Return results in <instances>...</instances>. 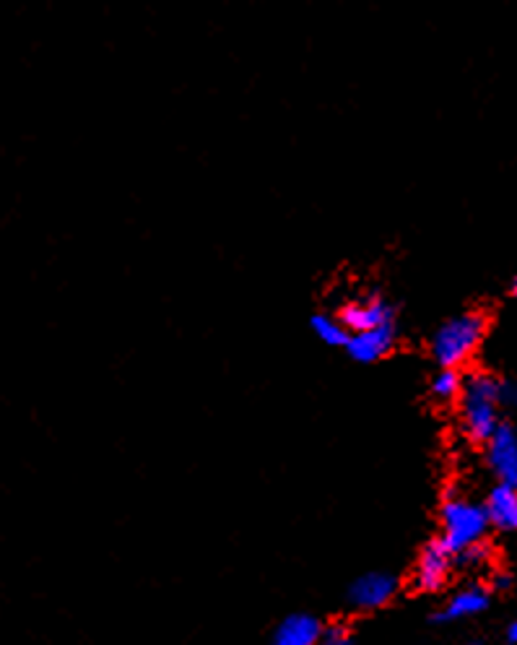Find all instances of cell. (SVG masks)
Instances as JSON below:
<instances>
[{
    "label": "cell",
    "mask_w": 517,
    "mask_h": 645,
    "mask_svg": "<svg viewBox=\"0 0 517 645\" xmlns=\"http://www.w3.org/2000/svg\"><path fill=\"white\" fill-rule=\"evenodd\" d=\"M502 380L489 372H473L463 380L460 391V425L468 440L486 442L489 437L497 433L502 419Z\"/></svg>",
    "instance_id": "obj_1"
},
{
    "label": "cell",
    "mask_w": 517,
    "mask_h": 645,
    "mask_svg": "<svg viewBox=\"0 0 517 645\" xmlns=\"http://www.w3.org/2000/svg\"><path fill=\"white\" fill-rule=\"evenodd\" d=\"M486 318L481 312H463L443 323L432 338V357L439 370H458L473 357L479 344L484 342Z\"/></svg>",
    "instance_id": "obj_2"
},
{
    "label": "cell",
    "mask_w": 517,
    "mask_h": 645,
    "mask_svg": "<svg viewBox=\"0 0 517 645\" xmlns=\"http://www.w3.org/2000/svg\"><path fill=\"white\" fill-rule=\"evenodd\" d=\"M489 526L492 523H489L484 503L463 495H450L443 505V537L439 541L452 554H460L481 544Z\"/></svg>",
    "instance_id": "obj_3"
},
{
    "label": "cell",
    "mask_w": 517,
    "mask_h": 645,
    "mask_svg": "<svg viewBox=\"0 0 517 645\" xmlns=\"http://www.w3.org/2000/svg\"><path fill=\"white\" fill-rule=\"evenodd\" d=\"M486 467L497 484L517 489V433L505 422L486 440Z\"/></svg>",
    "instance_id": "obj_4"
},
{
    "label": "cell",
    "mask_w": 517,
    "mask_h": 645,
    "mask_svg": "<svg viewBox=\"0 0 517 645\" xmlns=\"http://www.w3.org/2000/svg\"><path fill=\"white\" fill-rule=\"evenodd\" d=\"M338 321L348 333H365L395 323V310L382 297H361L338 310Z\"/></svg>",
    "instance_id": "obj_5"
},
{
    "label": "cell",
    "mask_w": 517,
    "mask_h": 645,
    "mask_svg": "<svg viewBox=\"0 0 517 645\" xmlns=\"http://www.w3.org/2000/svg\"><path fill=\"white\" fill-rule=\"evenodd\" d=\"M452 565H456V554L447 550L439 539L432 541L416 565V588H422V591H439L447 578H450Z\"/></svg>",
    "instance_id": "obj_6"
},
{
    "label": "cell",
    "mask_w": 517,
    "mask_h": 645,
    "mask_svg": "<svg viewBox=\"0 0 517 645\" xmlns=\"http://www.w3.org/2000/svg\"><path fill=\"white\" fill-rule=\"evenodd\" d=\"M393 344H395V323H390L375 331L352 333L344 349L348 352V357H352L354 362L372 365L377 362V359L386 357V354L393 349Z\"/></svg>",
    "instance_id": "obj_7"
},
{
    "label": "cell",
    "mask_w": 517,
    "mask_h": 645,
    "mask_svg": "<svg viewBox=\"0 0 517 645\" xmlns=\"http://www.w3.org/2000/svg\"><path fill=\"white\" fill-rule=\"evenodd\" d=\"M398 580L388 573H367L356 578L348 588V601L356 609H377L395 596Z\"/></svg>",
    "instance_id": "obj_8"
},
{
    "label": "cell",
    "mask_w": 517,
    "mask_h": 645,
    "mask_svg": "<svg viewBox=\"0 0 517 645\" xmlns=\"http://www.w3.org/2000/svg\"><path fill=\"white\" fill-rule=\"evenodd\" d=\"M489 607V591L481 586H468L460 588L458 594L450 596V601L439 609L435 620L437 622H458L468 620V617H476Z\"/></svg>",
    "instance_id": "obj_9"
},
{
    "label": "cell",
    "mask_w": 517,
    "mask_h": 645,
    "mask_svg": "<svg viewBox=\"0 0 517 645\" xmlns=\"http://www.w3.org/2000/svg\"><path fill=\"white\" fill-rule=\"evenodd\" d=\"M323 637V624L312 614H291L276 627L274 645H318Z\"/></svg>",
    "instance_id": "obj_10"
},
{
    "label": "cell",
    "mask_w": 517,
    "mask_h": 645,
    "mask_svg": "<svg viewBox=\"0 0 517 645\" xmlns=\"http://www.w3.org/2000/svg\"><path fill=\"white\" fill-rule=\"evenodd\" d=\"M484 508H486L489 523H492L494 529L517 533V489H509L497 484V487L486 495Z\"/></svg>",
    "instance_id": "obj_11"
},
{
    "label": "cell",
    "mask_w": 517,
    "mask_h": 645,
    "mask_svg": "<svg viewBox=\"0 0 517 645\" xmlns=\"http://www.w3.org/2000/svg\"><path fill=\"white\" fill-rule=\"evenodd\" d=\"M312 331L323 344L341 346V349H344V346L348 344V336H352V333L341 325L338 318L325 315V312H318V315L312 318Z\"/></svg>",
    "instance_id": "obj_12"
},
{
    "label": "cell",
    "mask_w": 517,
    "mask_h": 645,
    "mask_svg": "<svg viewBox=\"0 0 517 645\" xmlns=\"http://www.w3.org/2000/svg\"><path fill=\"white\" fill-rule=\"evenodd\" d=\"M463 380L466 378L458 370H439L435 378H432V393H435L439 401L458 399L460 391H463Z\"/></svg>",
    "instance_id": "obj_13"
},
{
    "label": "cell",
    "mask_w": 517,
    "mask_h": 645,
    "mask_svg": "<svg viewBox=\"0 0 517 645\" xmlns=\"http://www.w3.org/2000/svg\"><path fill=\"white\" fill-rule=\"evenodd\" d=\"M456 560L466 567H481V565H486L489 550H486V544H476V546H471V550L456 554Z\"/></svg>",
    "instance_id": "obj_14"
},
{
    "label": "cell",
    "mask_w": 517,
    "mask_h": 645,
    "mask_svg": "<svg viewBox=\"0 0 517 645\" xmlns=\"http://www.w3.org/2000/svg\"><path fill=\"white\" fill-rule=\"evenodd\" d=\"M318 645H352V635H348L344 627L335 624V627L323 630V637H320Z\"/></svg>",
    "instance_id": "obj_15"
},
{
    "label": "cell",
    "mask_w": 517,
    "mask_h": 645,
    "mask_svg": "<svg viewBox=\"0 0 517 645\" xmlns=\"http://www.w3.org/2000/svg\"><path fill=\"white\" fill-rule=\"evenodd\" d=\"M507 641L517 645V620H515V622H509V627H507Z\"/></svg>",
    "instance_id": "obj_16"
},
{
    "label": "cell",
    "mask_w": 517,
    "mask_h": 645,
    "mask_svg": "<svg viewBox=\"0 0 517 645\" xmlns=\"http://www.w3.org/2000/svg\"><path fill=\"white\" fill-rule=\"evenodd\" d=\"M513 291H515V297H517V281H515V287H513Z\"/></svg>",
    "instance_id": "obj_17"
}]
</instances>
